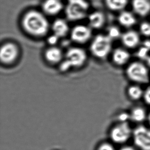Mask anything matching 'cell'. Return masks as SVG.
I'll list each match as a JSON object with an SVG mask.
<instances>
[{"label":"cell","mask_w":150,"mask_h":150,"mask_svg":"<svg viewBox=\"0 0 150 150\" xmlns=\"http://www.w3.org/2000/svg\"><path fill=\"white\" fill-rule=\"evenodd\" d=\"M22 25L28 35L37 38L45 37L50 28L49 22L45 16L35 10H31L25 14Z\"/></svg>","instance_id":"1"},{"label":"cell","mask_w":150,"mask_h":150,"mask_svg":"<svg viewBox=\"0 0 150 150\" xmlns=\"http://www.w3.org/2000/svg\"><path fill=\"white\" fill-rule=\"evenodd\" d=\"M125 74L127 79L132 83L142 86L150 82V69L140 60L130 62L125 67Z\"/></svg>","instance_id":"2"},{"label":"cell","mask_w":150,"mask_h":150,"mask_svg":"<svg viewBox=\"0 0 150 150\" xmlns=\"http://www.w3.org/2000/svg\"><path fill=\"white\" fill-rule=\"evenodd\" d=\"M87 59L85 51L80 47L70 48L64 54L63 61L59 64V69L62 72H66L71 69L81 67Z\"/></svg>","instance_id":"3"},{"label":"cell","mask_w":150,"mask_h":150,"mask_svg":"<svg viewBox=\"0 0 150 150\" xmlns=\"http://www.w3.org/2000/svg\"><path fill=\"white\" fill-rule=\"evenodd\" d=\"M113 41L107 35H96L92 41L90 50L96 58L104 59L111 54Z\"/></svg>","instance_id":"4"},{"label":"cell","mask_w":150,"mask_h":150,"mask_svg":"<svg viewBox=\"0 0 150 150\" xmlns=\"http://www.w3.org/2000/svg\"><path fill=\"white\" fill-rule=\"evenodd\" d=\"M89 9L87 0H68L66 7V16L71 21L81 20L86 17Z\"/></svg>","instance_id":"5"},{"label":"cell","mask_w":150,"mask_h":150,"mask_svg":"<svg viewBox=\"0 0 150 150\" xmlns=\"http://www.w3.org/2000/svg\"><path fill=\"white\" fill-rule=\"evenodd\" d=\"M133 132L129 122H118L110 131V138L116 144L125 145L132 139Z\"/></svg>","instance_id":"6"},{"label":"cell","mask_w":150,"mask_h":150,"mask_svg":"<svg viewBox=\"0 0 150 150\" xmlns=\"http://www.w3.org/2000/svg\"><path fill=\"white\" fill-rule=\"evenodd\" d=\"M132 140L138 150H150V127L139 125L133 129Z\"/></svg>","instance_id":"7"},{"label":"cell","mask_w":150,"mask_h":150,"mask_svg":"<svg viewBox=\"0 0 150 150\" xmlns=\"http://www.w3.org/2000/svg\"><path fill=\"white\" fill-rule=\"evenodd\" d=\"M19 54V48L15 43L7 42L1 47L0 60L4 65H10L14 63L18 59Z\"/></svg>","instance_id":"8"},{"label":"cell","mask_w":150,"mask_h":150,"mask_svg":"<svg viewBox=\"0 0 150 150\" xmlns=\"http://www.w3.org/2000/svg\"><path fill=\"white\" fill-rule=\"evenodd\" d=\"M91 28L89 26L79 25L74 27L71 31L70 37L73 42L83 44L91 38Z\"/></svg>","instance_id":"9"},{"label":"cell","mask_w":150,"mask_h":150,"mask_svg":"<svg viewBox=\"0 0 150 150\" xmlns=\"http://www.w3.org/2000/svg\"><path fill=\"white\" fill-rule=\"evenodd\" d=\"M110 55L112 63L117 67H126L131 62V54L129 50L125 47L114 49Z\"/></svg>","instance_id":"10"},{"label":"cell","mask_w":150,"mask_h":150,"mask_svg":"<svg viewBox=\"0 0 150 150\" xmlns=\"http://www.w3.org/2000/svg\"><path fill=\"white\" fill-rule=\"evenodd\" d=\"M120 40L125 48L128 50L137 48L141 44L140 35L134 30H129L122 33Z\"/></svg>","instance_id":"11"},{"label":"cell","mask_w":150,"mask_h":150,"mask_svg":"<svg viewBox=\"0 0 150 150\" xmlns=\"http://www.w3.org/2000/svg\"><path fill=\"white\" fill-rule=\"evenodd\" d=\"M44 55L46 61L51 65L60 64L64 57L62 50L55 46H51L48 48L45 51Z\"/></svg>","instance_id":"12"},{"label":"cell","mask_w":150,"mask_h":150,"mask_svg":"<svg viewBox=\"0 0 150 150\" xmlns=\"http://www.w3.org/2000/svg\"><path fill=\"white\" fill-rule=\"evenodd\" d=\"M130 120L133 122L141 125L147 120L148 112L145 108L139 105L132 108L129 111Z\"/></svg>","instance_id":"13"},{"label":"cell","mask_w":150,"mask_h":150,"mask_svg":"<svg viewBox=\"0 0 150 150\" xmlns=\"http://www.w3.org/2000/svg\"><path fill=\"white\" fill-rule=\"evenodd\" d=\"M44 12L49 16H55L61 12L63 8L61 0H46L42 5Z\"/></svg>","instance_id":"14"},{"label":"cell","mask_w":150,"mask_h":150,"mask_svg":"<svg viewBox=\"0 0 150 150\" xmlns=\"http://www.w3.org/2000/svg\"><path fill=\"white\" fill-rule=\"evenodd\" d=\"M126 95L131 101H137L142 99L144 89L142 86L136 83H132L126 89Z\"/></svg>","instance_id":"15"},{"label":"cell","mask_w":150,"mask_h":150,"mask_svg":"<svg viewBox=\"0 0 150 150\" xmlns=\"http://www.w3.org/2000/svg\"><path fill=\"white\" fill-rule=\"evenodd\" d=\"M51 28L53 34L59 39L66 37L69 32V25L63 19H57L55 21Z\"/></svg>","instance_id":"16"},{"label":"cell","mask_w":150,"mask_h":150,"mask_svg":"<svg viewBox=\"0 0 150 150\" xmlns=\"http://www.w3.org/2000/svg\"><path fill=\"white\" fill-rule=\"evenodd\" d=\"M89 26L91 28L98 29L103 27L105 23V17L100 11L92 12L88 16Z\"/></svg>","instance_id":"17"},{"label":"cell","mask_w":150,"mask_h":150,"mask_svg":"<svg viewBox=\"0 0 150 150\" xmlns=\"http://www.w3.org/2000/svg\"><path fill=\"white\" fill-rule=\"evenodd\" d=\"M132 7L134 11L141 16H145L150 11L149 0H133Z\"/></svg>","instance_id":"18"},{"label":"cell","mask_w":150,"mask_h":150,"mask_svg":"<svg viewBox=\"0 0 150 150\" xmlns=\"http://www.w3.org/2000/svg\"><path fill=\"white\" fill-rule=\"evenodd\" d=\"M120 24L126 28H130L136 23V19L134 16L129 12L124 11L118 16Z\"/></svg>","instance_id":"19"},{"label":"cell","mask_w":150,"mask_h":150,"mask_svg":"<svg viewBox=\"0 0 150 150\" xmlns=\"http://www.w3.org/2000/svg\"><path fill=\"white\" fill-rule=\"evenodd\" d=\"M108 7L111 10H122L128 4V0H105Z\"/></svg>","instance_id":"20"},{"label":"cell","mask_w":150,"mask_h":150,"mask_svg":"<svg viewBox=\"0 0 150 150\" xmlns=\"http://www.w3.org/2000/svg\"><path fill=\"white\" fill-rule=\"evenodd\" d=\"M106 35L111 39L112 41L114 40L120 39L122 33L120 32V29L116 26L110 27L107 30Z\"/></svg>","instance_id":"21"},{"label":"cell","mask_w":150,"mask_h":150,"mask_svg":"<svg viewBox=\"0 0 150 150\" xmlns=\"http://www.w3.org/2000/svg\"><path fill=\"white\" fill-rule=\"evenodd\" d=\"M150 50L148 48L142 45L138 47L137 51V56L140 61H145V59L150 55Z\"/></svg>","instance_id":"22"},{"label":"cell","mask_w":150,"mask_h":150,"mask_svg":"<svg viewBox=\"0 0 150 150\" xmlns=\"http://www.w3.org/2000/svg\"><path fill=\"white\" fill-rule=\"evenodd\" d=\"M140 33L142 35L146 38H150V23L143 22L139 27Z\"/></svg>","instance_id":"23"},{"label":"cell","mask_w":150,"mask_h":150,"mask_svg":"<svg viewBox=\"0 0 150 150\" xmlns=\"http://www.w3.org/2000/svg\"><path fill=\"white\" fill-rule=\"evenodd\" d=\"M118 122H129L130 120L129 112L122 111L120 112L117 115Z\"/></svg>","instance_id":"24"},{"label":"cell","mask_w":150,"mask_h":150,"mask_svg":"<svg viewBox=\"0 0 150 150\" xmlns=\"http://www.w3.org/2000/svg\"><path fill=\"white\" fill-rule=\"evenodd\" d=\"M142 100L146 105L150 106V86L144 89V93Z\"/></svg>","instance_id":"25"},{"label":"cell","mask_w":150,"mask_h":150,"mask_svg":"<svg viewBox=\"0 0 150 150\" xmlns=\"http://www.w3.org/2000/svg\"><path fill=\"white\" fill-rule=\"evenodd\" d=\"M98 150H115V149L110 143L105 142L100 145Z\"/></svg>","instance_id":"26"},{"label":"cell","mask_w":150,"mask_h":150,"mask_svg":"<svg viewBox=\"0 0 150 150\" xmlns=\"http://www.w3.org/2000/svg\"><path fill=\"white\" fill-rule=\"evenodd\" d=\"M59 39V38L54 34H53L52 35L49 37V39H48V42L49 44H50L51 46H55L56 43L58 42Z\"/></svg>","instance_id":"27"},{"label":"cell","mask_w":150,"mask_h":150,"mask_svg":"<svg viewBox=\"0 0 150 150\" xmlns=\"http://www.w3.org/2000/svg\"><path fill=\"white\" fill-rule=\"evenodd\" d=\"M119 150H138L137 149L136 147L134 146H132L130 145H123V146H122L120 148Z\"/></svg>","instance_id":"28"},{"label":"cell","mask_w":150,"mask_h":150,"mask_svg":"<svg viewBox=\"0 0 150 150\" xmlns=\"http://www.w3.org/2000/svg\"><path fill=\"white\" fill-rule=\"evenodd\" d=\"M144 63L146 64V66H148L149 68L150 69V55H149V56L145 59Z\"/></svg>","instance_id":"29"},{"label":"cell","mask_w":150,"mask_h":150,"mask_svg":"<svg viewBox=\"0 0 150 150\" xmlns=\"http://www.w3.org/2000/svg\"><path fill=\"white\" fill-rule=\"evenodd\" d=\"M147 122H148L149 125L150 127V111L148 112V118H147Z\"/></svg>","instance_id":"30"}]
</instances>
